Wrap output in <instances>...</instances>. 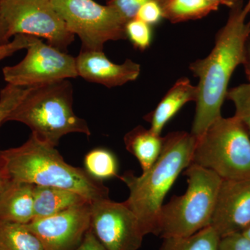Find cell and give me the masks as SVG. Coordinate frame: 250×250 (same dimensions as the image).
Segmentation results:
<instances>
[{
	"label": "cell",
	"instance_id": "1",
	"mask_svg": "<svg viewBox=\"0 0 250 250\" xmlns=\"http://www.w3.org/2000/svg\"><path fill=\"white\" fill-rule=\"evenodd\" d=\"M243 8L241 1L231 8L226 24L216 34L210 53L205 59L191 62L189 66L199 80L190 132L197 139L222 116L221 108L227 98L229 83L236 67L243 65L246 42L250 36V22H246Z\"/></svg>",
	"mask_w": 250,
	"mask_h": 250
},
{
	"label": "cell",
	"instance_id": "2",
	"mask_svg": "<svg viewBox=\"0 0 250 250\" xmlns=\"http://www.w3.org/2000/svg\"><path fill=\"white\" fill-rule=\"evenodd\" d=\"M197 138L191 133L175 131L163 137L160 156L139 177L125 172L119 178L129 189L125 201L139 219L145 236L159 234V220L164 199L181 172L191 164Z\"/></svg>",
	"mask_w": 250,
	"mask_h": 250
},
{
	"label": "cell",
	"instance_id": "3",
	"mask_svg": "<svg viewBox=\"0 0 250 250\" xmlns=\"http://www.w3.org/2000/svg\"><path fill=\"white\" fill-rule=\"evenodd\" d=\"M5 171L11 182L66 189L90 202L109 198V190L84 168L69 165L55 147L31 134L20 146L0 150Z\"/></svg>",
	"mask_w": 250,
	"mask_h": 250
},
{
	"label": "cell",
	"instance_id": "4",
	"mask_svg": "<svg viewBox=\"0 0 250 250\" xmlns=\"http://www.w3.org/2000/svg\"><path fill=\"white\" fill-rule=\"evenodd\" d=\"M8 121L27 125L38 139L54 147L65 135H90L86 121L74 112L73 88L67 80L31 87Z\"/></svg>",
	"mask_w": 250,
	"mask_h": 250
},
{
	"label": "cell",
	"instance_id": "5",
	"mask_svg": "<svg viewBox=\"0 0 250 250\" xmlns=\"http://www.w3.org/2000/svg\"><path fill=\"white\" fill-rule=\"evenodd\" d=\"M187 191L163 205L159 220L162 238L191 236L210 226L223 179L208 169L191 164L184 170Z\"/></svg>",
	"mask_w": 250,
	"mask_h": 250
},
{
	"label": "cell",
	"instance_id": "6",
	"mask_svg": "<svg viewBox=\"0 0 250 250\" xmlns=\"http://www.w3.org/2000/svg\"><path fill=\"white\" fill-rule=\"evenodd\" d=\"M191 164L222 179L250 178V137L236 116L217 119L197 138Z\"/></svg>",
	"mask_w": 250,
	"mask_h": 250
},
{
	"label": "cell",
	"instance_id": "7",
	"mask_svg": "<svg viewBox=\"0 0 250 250\" xmlns=\"http://www.w3.org/2000/svg\"><path fill=\"white\" fill-rule=\"evenodd\" d=\"M67 29L82 41V50L103 52L111 41L126 39L127 21L108 5L94 0H51Z\"/></svg>",
	"mask_w": 250,
	"mask_h": 250
},
{
	"label": "cell",
	"instance_id": "8",
	"mask_svg": "<svg viewBox=\"0 0 250 250\" xmlns=\"http://www.w3.org/2000/svg\"><path fill=\"white\" fill-rule=\"evenodd\" d=\"M0 11L11 38L24 34L44 39L63 52L75 41L51 0H0Z\"/></svg>",
	"mask_w": 250,
	"mask_h": 250
},
{
	"label": "cell",
	"instance_id": "9",
	"mask_svg": "<svg viewBox=\"0 0 250 250\" xmlns=\"http://www.w3.org/2000/svg\"><path fill=\"white\" fill-rule=\"evenodd\" d=\"M26 49L27 54L21 62L3 68L4 80L9 84L34 87L79 77L76 59L67 52L40 39Z\"/></svg>",
	"mask_w": 250,
	"mask_h": 250
},
{
	"label": "cell",
	"instance_id": "10",
	"mask_svg": "<svg viewBox=\"0 0 250 250\" xmlns=\"http://www.w3.org/2000/svg\"><path fill=\"white\" fill-rule=\"evenodd\" d=\"M90 229L106 250H138L145 236L134 212L109 198L91 202Z\"/></svg>",
	"mask_w": 250,
	"mask_h": 250
},
{
	"label": "cell",
	"instance_id": "11",
	"mask_svg": "<svg viewBox=\"0 0 250 250\" xmlns=\"http://www.w3.org/2000/svg\"><path fill=\"white\" fill-rule=\"evenodd\" d=\"M90 220L91 202H88L24 225L45 250H76L90 229Z\"/></svg>",
	"mask_w": 250,
	"mask_h": 250
},
{
	"label": "cell",
	"instance_id": "12",
	"mask_svg": "<svg viewBox=\"0 0 250 250\" xmlns=\"http://www.w3.org/2000/svg\"><path fill=\"white\" fill-rule=\"evenodd\" d=\"M210 226L220 238L250 226V178L223 179Z\"/></svg>",
	"mask_w": 250,
	"mask_h": 250
},
{
	"label": "cell",
	"instance_id": "13",
	"mask_svg": "<svg viewBox=\"0 0 250 250\" xmlns=\"http://www.w3.org/2000/svg\"><path fill=\"white\" fill-rule=\"evenodd\" d=\"M75 59L79 77L108 88L137 80L141 73V65L137 62L126 59L123 64L114 63L103 51H81Z\"/></svg>",
	"mask_w": 250,
	"mask_h": 250
},
{
	"label": "cell",
	"instance_id": "14",
	"mask_svg": "<svg viewBox=\"0 0 250 250\" xmlns=\"http://www.w3.org/2000/svg\"><path fill=\"white\" fill-rule=\"evenodd\" d=\"M197 93V85H192L187 77L177 80L158 104L155 109L145 116V120L150 125L151 131L161 135L166 125L184 105L190 102H196Z\"/></svg>",
	"mask_w": 250,
	"mask_h": 250
},
{
	"label": "cell",
	"instance_id": "15",
	"mask_svg": "<svg viewBox=\"0 0 250 250\" xmlns=\"http://www.w3.org/2000/svg\"><path fill=\"white\" fill-rule=\"evenodd\" d=\"M34 184L10 182L0 195V220L26 225L34 219Z\"/></svg>",
	"mask_w": 250,
	"mask_h": 250
},
{
	"label": "cell",
	"instance_id": "16",
	"mask_svg": "<svg viewBox=\"0 0 250 250\" xmlns=\"http://www.w3.org/2000/svg\"><path fill=\"white\" fill-rule=\"evenodd\" d=\"M88 202L84 197L71 190L34 185L33 220L47 218Z\"/></svg>",
	"mask_w": 250,
	"mask_h": 250
},
{
	"label": "cell",
	"instance_id": "17",
	"mask_svg": "<svg viewBox=\"0 0 250 250\" xmlns=\"http://www.w3.org/2000/svg\"><path fill=\"white\" fill-rule=\"evenodd\" d=\"M124 141L128 152L139 161L143 172L150 168L160 156L163 137L150 129L138 126L125 135Z\"/></svg>",
	"mask_w": 250,
	"mask_h": 250
},
{
	"label": "cell",
	"instance_id": "18",
	"mask_svg": "<svg viewBox=\"0 0 250 250\" xmlns=\"http://www.w3.org/2000/svg\"><path fill=\"white\" fill-rule=\"evenodd\" d=\"M218 9L208 0H167L164 5V18L172 23L187 22L201 19Z\"/></svg>",
	"mask_w": 250,
	"mask_h": 250
},
{
	"label": "cell",
	"instance_id": "19",
	"mask_svg": "<svg viewBox=\"0 0 250 250\" xmlns=\"http://www.w3.org/2000/svg\"><path fill=\"white\" fill-rule=\"evenodd\" d=\"M0 250H45L40 240L25 225L1 220Z\"/></svg>",
	"mask_w": 250,
	"mask_h": 250
},
{
	"label": "cell",
	"instance_id": "20",
	"mask_svg": "<svg viewBox=\"0 0 250 250\" xmlns=\"http://www.w3.org/2000/svg\"><path fill=\"white\" fill-rule=\"evenodd\" d=\"M220 236L211 226L191 236L163 238L159 250H219Z\"/></svg>",
	"mask_w": 250,
	"mask_h": 250
},
{
	"label": "cell",
	"instance_id": "21",
	"mask_svg": "<svg viewBox=\"0 0 250 250\" xmlns=\"http://www.w3.org/2000/svg\"><path fill=\"white\" fill-rule=\"evenodd\" d=\"M84 169L97 180L119 177L118 163L111 151L104 148H95L85 154L83 159Z\"/></svg>",
	"mask_w": 250,
	"mask_h": 250
},
{
	"label": "cell",
	"instance_id": "22",
	"mask_svg": "<svg viewBox=\"0 0 250 250\" xmlns=\"http://www.w3.org/2000/svg\"><path fill=\"white\" fill-rule=\"evenodd\" d=\"M227 98L234 104L236 108L234 116L246 126L250 137V82L229 90Z\"/></svg>",
	"mask_w": 250,
	"mask_h": 250
},
{
	"label": "cell",
	"instance_id": "23",
	"mask_svg": "<svg viewBox=\"0 0 250 250\" xmlns=\"http://www.w3.org/2000/svg\"><path fill=\"white\" fill-rule=\"evenodd\" d=\"M30 88L8 83L0 91V125L7 122L10 115L21 103Z\"/></svg>",
	"mask_w": 250,
	"mask_h": 250
},
{
	"label": "cell",
	"instance_id": "24",
	"mask_svg": "<svg viewBox=\"0 0 250 250\" xmlns=\"http://www.w3.org/2000/svg\"><path fill=\"white\" fill-rule=\"evenodd\" d=\"M125 34L135 48L145 51L150 46L152 41V26L137 18L127 21Z\"/></svg>",
	"mask_w": 250,
	"mask_h": 250
},
{
	"label": "cell",
	"instance_id": "25",
	"mask_svg": "<svg viewBox=\"0 0 250 250\" xmlns=\"http://www.w3.org/2000/svg\"><path fill=\"white\" fill-rule=\"evenodd\" d=\"M151 1L164 3L167 0H106V4L116 10L126 19V21L136 18L141 6Z\"/></svg>",
	"mask_w": 250,
	"mask_h": 250
},
{
	"label": "cell",
	"instance_id": "26",
	"mask_svg": "<svg viewBox=\"0 0 250 250\" xmlns=\"http://www.w3.org/2000/svg\"><path fill=\"white\" fill-rule=\"evenodd\" d=\"M164 5L160 1H149L141 6L135 18L151 26L158 24L164 18Z\"/></svg>",
	"mask_w": 250,
	"mask_h": 250
},
{
	"label": "cell",
	"instance_id": "27",
	"mask_svg": "<svg viewBox=\"0 0 250 250\" xmlns=\"http://www.w3.org/2000/svg\"><path fill=\"white\" fill-rule=\"evenodd\" d=\"M38 38L24 34L15 36V39L6 45L0 46V61L21 49H27Z\"/></svg>",
	"mask_w": 250,
	"mask_h": 250
},
{
	"label": "cell",
	"instance_id": "28",
	"mask_svg": "<svg viewBox=\"0 0 250 250\" xmlns=\"http://www.w3.org/2000/svg\"><path fill=\"white\" fill-rule=\"evenodd\" d=\"M219 250H250V240L242 233L220 238Z\"/></svg>",
	"mask_w": 250,
	"mask_h": 250
},
{
	"label": "cell",
	"instance_id": "29",
	"mask_svg": "<svg viewBox=\"0 0 250 250\" xmlns=\"http://www.w3.org/2000/svg\"><path fill=\"white\" fill-rule=\"evenodd\" d=\"M76 250H106L100 243L92 231L91 229L86 233L82 244Z\"/></svg>",
	"mask_w": 250,
	"mask_h": 250
},
{
	"label": "cell",
	"instance_id": "30",
	"mask_svg": "<svg viewBox=\"0 0 250 250\" xmlns=\"http://www.w3.org/2000/svg\"><path fill=\"white\" fill-rule=\"evenodd\" d=\"M10 39L11 37L9 36L7 23L0 11V46L9 43Z\"/></svg>",
	"mask_w": 250,
	"mask_h": 250
},
{
	"label": "cell",
	"instance_id": "31",
	"mask_svg": "<svg viewBox=\"0 0 250 250\" xmlns=\"http://www.w3.org/2000/svg\"><path fill=\"white\" fill-rule=\"evenodd\" d=\"M246 71V76L250 82V36L247 41L246 49H245L244 61L243 63Z\"/></svg>",
	"mask_w": 250,
	"mask_h": 250
},
{
	"label": "cell",
	"instance_id": "32",
	"mask_svg": "<svg viewBox=\"0 0 250 250\" xmlns=\"http://www.w3.org/2000/svg\"><path fill=\"white\" fill-rule=\"evenodd\" d=\"M9 182L7 174H6V171H5L1 154H0V195H1V192L4 190L5 188L6 187Z\"/></svg>",
	"mask_w": 250,
	"mask_h": 250
},
{
	"label": "cell",
	"instance_id": "33",
	"mask_svg": "<svg viewBox=\"0 0 250 250\" xmlns=\"http://www.w3.org/2000/svg\"><path fill=\"white\" fill-rule=\"evenodd\" d=\"M208 1L217 5L219 7L220 6H225L231 9L239 2L240 0H208Z\"/></svg>",
	"mask_w": 250,
	"mask_h": 250
},
{
	"label": "cell",
	"instance_id": "34",
	"mask_svg": "<svg viewBox=\"0 0 250 250\" xmlns=\"http://www.w3.org/2000/svg\"><path fill=\"white\" fill-rule=\"evenodd\" d=\"M243 12L245 16H248L250 14V0H248L246 6H243Z\"/></svg>",
	"mask_w": 250,
	"mask_h": 250
},
{
	"label": "cell",
	"instance_id": "35",
	"mask_svg": "<svg viewBox=\"0 0 250 250\" xmlns=\"http://www.w3.org/2000/svg\"><path fill=\"white\" fill-rule=\"evenodd\" d=\"M242 233L250 240V226L248 227V228H247L245 231H243Z\"/></svg>",
	"mask_w": 250,
	"mask_h": 250
},
{
	"label": "cell",
	"instance_id": "36",
	"mask_svg": "<svg viewBox=\"0 0 250 250\" xmlns=\"http://www.w3.org/2000/svg\"></svg>",
	"mask_w": 250,
	"mask_h": 250
},
{
	"label": "cell",
	"instance_id": "37",
	"mask_svg": "<svg viewBox=\"0 0 250 250\" xmlns=\"http://www.w3.org/2000/svg\"></svg>",
	"mask_w": 250,
	"mask_h": 250
}]
</instances>
